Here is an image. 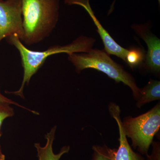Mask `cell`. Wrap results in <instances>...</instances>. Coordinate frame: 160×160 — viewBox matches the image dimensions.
I'll use <instances>...</instances> for the list:
<instances>
[{"instance_id":"obj_1","label":"cell","mask_w":160,"mask_h":160,"mask_svg":"<svg viewBox=\"0 0 160 160\" xmlns=\"http://www.w3.org/2000/svg\"><path fill=\"white\" fill-rule=\"evenodd\" d=\"M24 37L27 46L42 42L51 34L59 17L60 0H21Z\"/></svg>"},{"instance_id":"obj_2","label":"cell","mask_w":160,"mask_h":160,"mask_svg":"<svg viewBox=\"0 0 160 160\" xmlns=\"http://www.w3.org/2000/svg\"><path fill=\"white\" fill-rule=\"evenodd\" d=\"M10 45L14 46L19 52L22 59L24 74L22 85L19 89L14 92H8L7 93L16 95L24 98V87L29 85L32 77L43 66L47 58L52 55L66 53L69 54L78 52H87L92 49L95 42L94 39L81 36L72 42L65 46L55 45L50 46L42 51H33L28 49L22 41L15 35L6 38Z\"/></svg>"},{"instance_id":"obj_3","label":"cell","mask_w":160,"mask_h":160,"mask_svg":"<svg viewBox=\"0 0 160 160\" xmlns=\"http://www.w3.org/2000/svg\"><path fill=\"white\" fill-rule=\"evenodd\" d=\"M68 56V59L74 66L77 72L80 73L86 69L102 72L117 82H122L129 86L135 99H138L140 89L134 79L122 66L112 59L105 50L91 49L87 52L70 53Z\"/></svg>"},{"instance_id":"obj_4","label":"cell","mask_w":160,"mask_h":160,"mask_svg":"<svg viewBox=\"0 0 160 160\" xmlns=\"http://www.w3.org/2000/svg\"><path fill=\"white\" fill-rule=\"evenodd\" d=\"M126 137L130 138L132 146L140 154H148L149 147L160 127V104L137 117H127L122 121Z\"/></svg>"},{"instance_id":"obj_5","label":"cell","mask_w":160,"mask_h":160,"mask_svg":"<svg viewBox=\"0 0 160 160\" xmlns=\"http://www.w3.org/2000/svg\"><path fill=\"white\" fill-rule=\"evenodd\" d=\"M12 35L24 37L21 0H0V42Z\"/></svg>"},{"instance_id":"obj_6","label":"cell","mask_w":160,"mask_h":160,"mask_svg":"<svg viewBox=\"0 0 160 160\" xmlns=\"http://www.w3.org/2000/svg\"><path fill=\"white\" fill-rule=\"evenodd\" d=\"M109 110L112 117L117 123L119 133L118 147V149H112L113 160H145V158L141 154L135 152L129 145L123 129L119 106L116 103H110Z\"/></svg>"},{"instance_id":"obj_7","label":"cell","mask_w":160,"mask_h":160,"mask_svg":"<svg viewBox=\"0 0 160 160\" xmlns=\"http://www.w3.org/2000/svg\"><path fill=\"white\" fill-rule=\"evenodd\" d=\"M65 3L68 5H78L86 9L97 27L98 32L105 46V51L108 54L114 55L122 59L123 61H125L128 49H125L118 45L111 37L108 32L102 26L91 9L89 0H65Z\"/></svg>"},{"instance_id":"obj_8","label":"cell","mask_w":160,"mask_h":160,"mask_svg":"<svg viewBox=\"0 0 160 160\" xmlns=\"http://www.w3.org/2000/svg\"><path fill=\"white\" fill-rule=\"evenodd\" d=\"M133 29L146 43L148 52L146 64L148 69L156 72L160 71V41L144 25H133Z\"/></svg>"},{"instance_id":"obj_9","label":"cell","mask_w":160,"mask_h":160,"mask_svg":"<svg viewBox=\"0 0 160 160\" xmlns=\"http://www.w3.org/2000/svg\"><path fill=\"white\" fill-rule=\"evenodd\" d=\"M56 126L52 128L51 130L45 135L46 140V145L44 147L41 146L38 143L34 144L36 149L38 160H59L65 153H68L70 150V146H64L59 153L55 154L52 149V145L55 139Z\"/></svg>"},{"instance_id":"obj_10","label":"cell","mask_w":160,"mask_h":160,"mask_svg":"<svg viewBox=\"0 0 160 160\" xmlns=\"http://www.w3.org/2000/svg\"><path fill=\"white\" fill-rule=\"evenodd\" d=\"M160 99V81L150 79L143 89H140L136 106L140 108L146 103Z\"/></svg>"},{"instance_id":"obj_11","label":"cell","mask_w":160,"mask_h":160,"mask_svg":"<svg viewBox=\"0 0 160 160\" xmlns=\"http://www.w3.org/2000/svg\"><path fill=\"white\" fill-rule=\"evenodd\" d=\"M144 58L145 56L142 49L140 48H132L128 50L125 62L133 69L141 65Z\"/></svg>"},{"instance_id":"obj_12","label":"cell","mask_w":160,"mask_h":160,"mask_svg":"<svg viewBox=\"0 0 160 160\" xmlns=\"http://www.w3.org/2000/svg\"><path fill=\"white\" fill-rule=\"evenodd\" d=\"M93 154L92 160H113L112 149L106 145L93 146L92 147Z\"/></svg>"},{"instance_id":"obj_13","label":"cell","mask_w":160,"mask_h":160,"mask_svg":"<svg viewBox=\"0 0 160 160\" xmlns=\"http://www.w3.org/2000/svg\"><path fill=\"white\" fill-rule=\"evenodd\" d=\"M10 106L11 105L7 103H0V131L4 121L14 115L13 109Z\"/></svg>"},{"instance_id":"obj_14","label":"cell","mask_w":160,"mask_h":160,"mask_svg":"<svg viewBox=\"0 0 160 160\" xmlns=\"http://www.w3.org/2000/svg\"><path fill=\"white\" fill-rule=\"evenodd\" d=\"M152 150L150 154L146 155V160H160V143L153 141L151 144Z\"/></svg>"},{"instance_id":"obj_15","label":"cell","mask_w":160,"mask_h":160,"mask_svg":"<svg viewBox=\"0 0 160 160\" xmlns=\"http://www.w3.org/2000/svg\"><path fill=\"white\" fill-rule=\"evenodd\" d=\"M0 103H7V104H9L11 105H15V106H19V107H21V108H22L23 109H27L28 111H29L31 112H32L33 114H37L38 113L37 112L32 111V110H30V109L26 108V107H23V106H21L20 104H19L18 103L15 102L14 101H12V100L6 97H5L4 95L2 94V92H1V89H0Z\"/></svg>"},{"instance_id":"obj_16","label":"cell","mask_w":160,"mask_h":160,"mask_svg":"<svg viewBox=\"0 0 160 160\" xmlns=\"http://www.w3.org/2000/svg\"><path fill=\"white\" fill-rule=\"evenodd\" d=\"M0 160H6V156L3 154L0 146Z\"/></svg>"},{"instance_id":"obj_17","label":"cell","mask_w":160,"mask_h":160,"mask_svg":"<svg viewBox=\"0 0 160 160\" xmlns=\"http://www.w3.org/2000/svg\"><path fill=\"white\" fill-rule=\"evenodd\" d=\"M2 131H0V138L1 137V136H2Z\"/></svg>"},{"instance_id":"obj_18","label":"cell","mask_w":160,"mask_h":160,"mask_svg":"<svg viewBox=\"0 0 160 160\" xmlns=\"http://www.w3.org/2000/svg\"><path fill=\"white\" fill-rule=\"evenodd\" d=\"M158 1L159 4H160V0H158Z\"/></svg>"}]
</instances>
